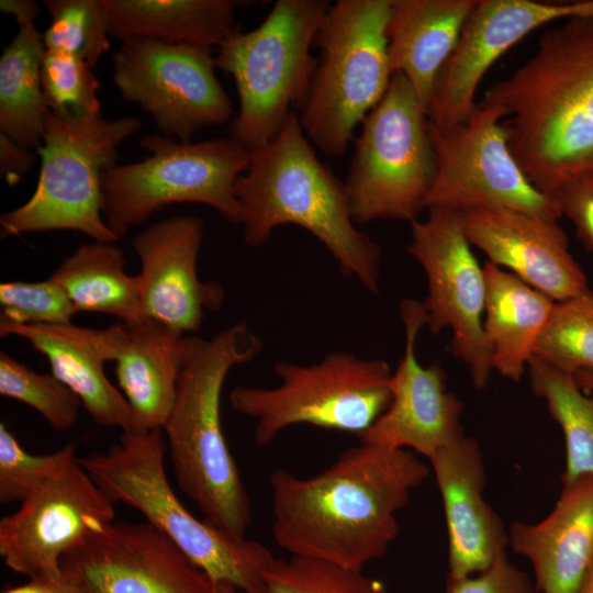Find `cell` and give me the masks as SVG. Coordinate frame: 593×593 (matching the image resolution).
<instances>
[{"label":"cell","mask_w":593,"mask_h":593,"mask_svg":"<svg viewBox=\"0 0 593 593\" xmlns=\"http://www.w3.org/2000/svg\"><path fill=\"white\" fill-rule=\"evenodd\" d=\"M429 472L411 450L362 441L309 478L277 469L272 537L290 556L362 571L394 542L396 515Z\"/></svg>","instance_id":"6da1fadb"},{"label":"cell","mask_w":593,"mask_h":593,"mask_svg":"<svg viewBox=\"0 0 593 593\" xmlns=\"http://www.w3.org/2000/svg\"><path fill=\"white\" fill-rule=\"evenodd\" d=\"M562 22L481 101L503 110L511 152L548 195L568 176L593 170V18Z\"/></svg>","instance_id":"7a4b0ae2"},{"label":"cell","mask_w":593,"mask_h":593,"mask_svg":"<svg viewBox=\"0 0 593 593\" xmlns=\"http://www.w3.org/2000/svg\"><path fill=\"white\" fill-rule=\"evenodd\" d=\"M236 181L243 237L251 247L293 224L316 237L343 273L379 292L381 249L353 219L345 182L322 163L292 112L280 132L253 148Z\"/></svg>","instance_id":"3957f363"},{"label":"cell","mask_w":593,"mask_h":593,"mask_svg":"<svg viewBox=\"0 0 593 593\" xmlns=\"http://www.w3.org/2000/svg\"><path fill=\"white\" fill-rule=\"evenodd\" d=\"M261 349L245 322L209 339L187 335L175 401L161 428L180 491L205 521L237 538H245L251 508L222 429L221 394L228 372Z\"/></svg>","instance_id":"277c9868"},{"label":"cell","mask_w":593,"mask_h":593,"mask_svg":"<svg viewBox=\"0 0 593 593\" xmlns=\"http://www.w3.org/2000/svg\"><path fill=\"white\" fill-rule=\"evenodd\" d=\"M161 429L122 433L105 451L78 457L99 489L113 503L138 511L211 580L240 593H266L265 574L275 557L260 542L237 538L199 519L178 499L165 467Z\"/></svg>","instance_id":"5b68a950"},{"label":"cell","mask_w":593,"mask_h":593,"mask_svg":"<svg viewBox=\"0 0 593 593\" xmlns=\"http://www.w3.org/2000/svg\"><path fill=\"white\" fill-rule=\"evenodd\" d=\"M391 0H338L317 32L320 58L298 115L323 154L342 157L385 94L393 71L387 27Z\"/></svg>","instance_id":"8992f818"},{"label":"cell","mask_w":593,"mask_h":593,"mask_svg":"<svg viewBox=\"0 0 593 593\" xmlns=\"http://www.w3.org/2000/svg\"><path fill=\"white\" fill-rule=\"evenodd\" d=\"M329 5L277 0L257 27L217 47L215 68L234 79L239 100L228 134L249 150L271 141L307 93L317 65L311 47Z\"/></svg>","instance_id":"52a82bcc"},{"label":"cell","mask_w":593,"mask_h":593,"mask_svg":"<svg viewBox=\"0 0 593 593\" xmlns=\"http://www.w3.org/2000/svg\"><path fill=\"white\" fill-rule=\"evenodd\" d=\"M141 125L136 116L71 118L49 111L43 144L36 149L41 157L36 188L25 203L1 215V237L70 230L96 242H118L102 215L101 177L118 164L119 147Z\"/></svg>","instance_id":"ba28073f"},{"label":"cell","mask_w":593,"mask_h":593,"mask_svg":"<svg viewBox=\"0 0 593 593\" xmlns=\"http://www.w3.org/2000/svg\"><path fill=\"white\" fill-rule=\"evenodd\" d=\"M139 144L149 156L118 163L101 177L102 215L119 238L174 203L209 205L239 224L235 186L249 166L248 148L230 136L192 143L156 133Z\"/></svg>","instance_id":"9c48e42d"},{"label":"cell","mask_w":593,"mask_h":593,"mask_svg":"<svg viewBox=\"0 0 593 593\" xmlns=\"http://www.w3.org/2000/svg\"><path fill=\"white\" fill-rule=\"evenodd\" d=\"M345 182L355 223L414 222L437 174L426 109L401 72L361 123Z\"/></svg>","instance_id":"30bf717a"},{"label":"cell","mask_w":593,"mask_h":593,"mask_svg":"<svg viewBox=\"0 0 593 593\" xmlns=\"http://www.w3.org/2000/svg\"><path fill=\"white\" fill-rule=\"evenodd\" d=\"M273 370L280 379L277 387L239 385L228 396L236 412L255 421L258 446L298 424L360 436L391 402L392 371L381 359L342 351L306 366L279 361Z\"/></svg>","instance_id":"8fae6325"},{"label":"cell","mask_w":593,"mask_h":593,"mask_svg":"<svg viewBox=\"0 0 593 593\" xmlns=\"http://www.w3.org/2000/svg\"><path fill=\"white\" fill-rule=\"evenodd\" d=\"M502 109L477 103L449 128L430 124L437 174L424 209H508L559 221L557 202L526 176L508 146Z\"/></svg>","instance_id":"7c38bea8"},{"label":"cell","mask_w":593,"mask_h":593,"mask_svg":"<svg viewBox=\"0 0 593 593\" xmlns=\"http://www.w3.org/2000/svg\"><path fill=\"white\" fill-rule=\"evenodd\" d=\"M212 48L130 38L113 55V81L126 102L147 112L165 136L190 142L200 130L233 119Z\"/></svg>","instance_id":"4fadbf2b"},{"label":"cell","mask_w":593,"mask_h":593,"mask_svg":"<svg viewBox=\"0 0 593 593\" xmlns=\"http://www.w3.org/2000/svg\"><path fill=\"white\" fill-rule=\"evenodd\" d=\"M424 221L411 223L409 254L427 278L423 302L434 334L452 332L451 351L469 369L472 384L483 389L493 370L483 328L486 284L483 267L471 250L457 212L429 208Z\"/></svg>","instance_id":"5bb4252c"},{"label":"cell","mask_w":593,"mask_h":593,"mask_svg":"<svg viewBox=\"0 0 593 593\" xmlns=\"http://www.w3.org/2000/svg\"><path fill=\"white\" fill-rule=\"evenodd\" d=\"M114 515V504L77 457L0 521V556L30 580L57 579L61 558Z\"/></svg>","instance_id":"9a60e30c"},{"label":"cell","mask_w":593,"mask_h":593,"mask_svg":"<svg viewBox=\"0 0 593 593\" xmlns=\"http://www.w3.org/2000/svg\"><path fill=\"white\" fill-rule=\"evenodd\" d=\"M86 593H215V586L166 535L147 522L109 523L60 560Z\"/></svg>","instance_id":"2e32d148"},{"label":"cell","mask_w":593,"mask_h":593,"mask_svg":"<svg viewBox=\"0 0 593 593\" xmlns=\"http://www.w3.org/2000/svg\"><path fill=\"white\" fill-rule=\"evenodd\" d=\"M572 18H593V0H477L436 79L430 124L449 128L466 122L477 107L480 81L505 52L536 29Z\"/></svg>","instance_id":"e0dca14e"},{"label":"cell","mask_w":593,"mask_h":593,"mask_svg":"<svg viewBox=\"0 0 593 593\" xmlns=\"http://www.w3.org/2000/svg\"><path fill=\"white\" fill-rule=\"evenodd\" d=\"M400 312L405 332L402 359L392 372L391 402L359 438L367 444L413 450L428 460L466 436L462 402L448 390L438 363L423 366L416 357L418 334L426 325L423 302L404 299Z\"/></svg>","instance_id":"ac0fdd59"},{"label":"cell","mask_w":593,"mask_h":593,"mask_svg":"<svg viewBox=\"0 0 593 593\" xmlns=\"http://www.w3.org/2000/svg\"><path fill=\"white\" fill-rule=\"evenodd\" d=\"M203 227L197 216L175 215L132 239L141 262L136 279L145 317L182 335L199 332L204 313L219 311L225 300L222 283L198 275Z\"/></svg>","instance_id":"d6986e66"},{"label":"cell","mask_w":593,"mask_h":593,"mask_svg":"<svg viewBox=\"0 0 593 593\" xmlns=\"http://www.w3.org/2000/svg\"><path fill=\"white\" fill-rule=\"evenodd\" d=\"M471 246L556 302L591 292L557 220L508 209L457 212Z\"/></svg>","instance_id":"ffe728a7"},{"label":"cell","mask_w":593,"mask_h":593,"mask_svg":"<svg viewBox=\"0 0 593 593\" xmlns=\"http://www.w3.org/2000/svg\"><path fill=\"white\" fill-rule=\"evenodd\" d=\"M0 335L22 337L44 355L51 372L78 396L98 425L138 432L126 399L104 371V365L115 362L125 344L126 324L90 328L72 323L15 325L0 321Z\"/></svg>","instance_id":"44dd1931"},{"label":"cell","mask_w":593,"mask_h":593,"mask_svg":"<svg viewBox=\"0 0 593 593\" xmlns=\"http://www.w3.org/2000/svg\"><path fill=\"white\" fill-rule=\"evenodd\" d=\"M439 490L448 541V575L461 578L506 553L508 529L486 502V471L479 443L465 436L429 459Z\"/></svg>","instance_id":"7402d4cb"},{"label":"cell","mask_w":593,"mask_h":593,"mask_svg":"<svg viewBox=\"0 0 593 593\" xmlns=\"http://www.w3.org/2000/svg\"><path fill=\"white\" fill-rule=\"evenodd\" d=\"M508 545L530 563L538 593H575L593 561V477L562 485L542 519L512 523Z\"/></svg>","instance_id":"603a6c76"},{"label":"cell","mask_w":593,"mask_h":593,"mask_svg":"<svg viewBox=\"0 0 593 593\" xmlns=\"http://www.w3.org/2000/svg\"><path fill=\"white\" fill-rule=\"evenodd\" d=\"M477 0H391L389 60L428 109L436 79Z\"/></svg>","instance_id":"cb8c5ba5"},{"label":"cell","mask_w":593,"mask_h":593,"mask_svg":"<svg viewBox=\"0 0 593 593\" xmlns=\"http://www.w3.org/2000/svg\"><path fill=\"white\" fill-rule=\"evenodd\" d=\"M115 376L138 432L161 429L174 404L187 335L152 320L126 324Z\"/></svg>","instance_id":"d4e9b609"},{"label":"cell","mask_w":593,"mask_h":593,"mask_svg":"<svg viewBox=\"0 0 593 593\" xmlns=\"http://www.w3.org/2000/svg\"><path fill=\"white\" fill-rule=\"evenodd\" d=\"M483 271L486 284L483 328L492 368L519 382L556 301L490 261L484 262Z\"/></svg>","instance_id":"484cf974"},{"label":"cell","mask_w":593,"mask_h":593,"mask_svg":"<svg viewBox=\"0 0 593 593\" xmlns=\"http://www.w3.org/2000/svg\"><path fill=\"white\" fill-rule=\"evenodd\" d=\"M111 37L219 47L238 31L233 0H99Z\"/></svg>","instance_id":"4316f807"},{"label":"cell","mask_w":593,"mask_h":593,"mask_svg":"<svg viewBox=\"0 0 593 593\" xmlns=\"http://www.w3.org/2000/svg\"><path fill=\"white\" fill-rule=\"evenodd\" d=\"M123 250L114 243L80 245L53 272L79 312L107 314L132 324L145 317L138 282L126 273Z\"/></svg>","instance_id":"83f0119b"},{"label":"cell","mask_w":593,"mask_h":593,"mask_svg":"<svg viewBox=\"0 0 593 593\" xmlns=\"http://www.w3.org/2000/svg\"><path fill=\"white\" fill-rule=\"evenodd\" d=\"M45 46L34 24L19 26L0 58V132L37 149L49 108L42 85Z\"/></svg>","instance_id":"f1b7e54d"},{"label":"cell","mask_w":593,"mask_h":593,"mask_svg":"<svg viewBox=\"0 0 593 593\" xmlns=\"http://www.w3.org/2000/svg\"><path fill=\"white\" fill-rule=\"evenodd\" d=\"M533 392L541 398L560 426L566 444L562 485L593 477V394L583 391L573 374L533 356L527 367Z\"/></svg>","instance_id":"f546056e"},{"label":"cell","mask_w":593,"mask_h":593,"mask_svg":"<svg viewBox=\"0 0 593 593\" xmlns=\"http://www.w3.org/2000/svg\"><path fill=\"white\" fill-rule=\"evenodd\" d=\"M534 356L571 374L593 371L592 291L556 302Z\"/></svg>","instance_id":"4dcf8cb0"},{"label":"cell","mask_w":593,"mask_h":593,"mask_svg":"<svg viewBox=\"0 0 593 593\" xmlns=\"http://www.w3.org/2000/svg\"><path fill=\"white\" fill-rule=\"evenodd\" d=\"M51 24L42 34L46 49L75 55L94 69L109 51V31L99 0H45Z\"/></svg>","instance_id":"1f68e13d"},{"label":"cell","mask_w":593,"mask_h":593,"mask_svg":"<svg viewBox=\"0 0 593 593\" xmlns=\"http://www.w3.org/2000/svg\"><path fill=\"white\" fill-rule=\"evenodd\" d=\"M0 394L35 410L55 430L71 429L81 402L57 377L38 373L7 353H0Z\"/></svg>","instance_id":"d6a6232c"},{"label":"cell","mask_w":593,"mask_h":593,"mask_svg":"<svg viewBox=\"0 0 593 593\" xmlns=\"http://www.w3.org/2000/svg\"><path fill=\"white\" fill-rule=\"evenodd\" d=\"M265 584L266 593H387L381 581L362 571L298 556L275 559Z\"/></svg>","instance_id":"836d02e7"},{"label":"cell","mask_w":593,"mask_h":593,"mask_svg":"<svg viewBox=\"0 0 593 593\" xmlns=\"http://www.w3.org/2000/svg\"><path fill=\"white\" fill-rule=\"evenodd\" d=\"M42 85L53 113L71 118L101 114L99 81L93 69L77 56L45 48Z\"/></svg>","instance_id":"e575fe53"},{"label":"cell","mask_w":593,"mask_h":593,"mask_svg":"<svg viewBox=\"0 0 593 593\" xmlns=\"http://www.w3.org/2000/svg\"><path fill=\"white\" fill-rule=\"evenodd\" d=\"M77 448L67 444L45 455L27 452L9 430L0 424V502H22L63 467L76 459Z\"/></svg>","instance_id":"d590c367"},{"label":"cell","mask_w":593,"mask_h":593,"mask_svg":"<svg viewBox=\"0 0 593 593\" xmlns=\"http://www.w3.org/2000/svg\"><path fill=\"white\" fill-rule=\"evenodd\" d=\"M0 306V321L15 325L67 324L77 314L63 288L51 277L35 282H2Z\"/></svg>","instance_id":"8d00e7d4"},{"label":"cell","mask_w":593,"mask_h":593,"mask_svg":"<svg viewBox=\"0 0 593 593\" xmlns=\"http://www.w3.org/2000/svg\"><path fill=\"white\" fill-rule=\"evenodd\" d=\"M445 593H538L534 580L515 566L507 552L486 569L461 578L447 575Z\"/></svg>","instance_id":"74e56055"},{"label":"cell","mask_w":593,"mask_h":593,"mask_svg":"<svg viewBox=\"0 0 593 593\" xmlns=\"http://www.w3.org/2000/svg\"><path fill=\"white\" fill-rule=\"evenodd\" d=\"M562 216L574 225L578 237L593 251V170L568 176L549 193Z\"/></svg>","instance_id":"f35d334b"},{"label":"cell","mask_w":593,"mask_h":593,"mask_svg":"<svg viewBox=\"0 0 593 593\" xmlns=\"http://www.w3.org/2000/svg\"><path fill=\"white\" fill-rule=\"evenodd\" d=\"M35 161L32 152L0 132V174L11 184L21 178Z\"/></svg>","instance_id":"ab89813d"},{"label":"cell","mask_w":593,"mask_h":593,"mask_svg":"<svg viewBox=\"0 0 593 593\" xmlns=\"http://www.w3.org/2000/svg\"><path fill=\"white\" fill-rule=\"evenodd\" d=\"M0 10L14 16L19 26L34 24L40 14V4L34 0H1Z\"/></svg>","instance_id":"60d3db41"},{"label":"cell","mask_w":593,"mask_h":593,"mask_svg":"<svg viewBox=\"0 0 593 593\" xmlns=\"http://www.w3.org/2000/svg\"><path fill=\"white\" fill-rule=\"evenodd\" d=\"M51 581L30 580L27 583L5 590L3 593H47Z\"/></svg>","instance_id":"b9f144b4"},{"label":"cell","mask_w":593,"mask_h":593,"mask_svg":"<svg viewBox=\"0 0 593 593\" xmlns=\"http://www.w3.org/2000/svg\"><path fill=\"white\" fill-rule=\"evenodd\" d=\"M47 593H86L77 584L65 578L64 575L52 580Z\"/></svg>","instance_id":"7bdbcfd3"},{"label":"cell","mask_w":593,"mask_h":593,"mask_svg":"<svg viewBox=\"0 0 593 593\" xmlns=\"http://www.w3.org/2000/svg\"><path fill=\"white\" fill-rule=\"evenodd\" d=\"M573 377L583 391L593 394V371H578Z\"/></svg>","instance_id":"ee69618b"},{"label":"cell","mask_w":593,"mask_h":593,"mask_svg":"<svg viewBox=\"0 0 593 593\" xmlns=\"http://www.w3.org/2000/svg\"><path fill=\"white\" fill-rule=\"evenodd\" d=\"M575 593H593V561L591 562Z\"/></svg>","instance_id":"f6af8a7d"},{"label":"cell","mask_w":593,"mask_h":593,"mask_svg":"<svg viewBox=\"0 0 593 593\" xmlns=\"http://www.w3.org/2000/svg\"><path fill=\"white\" fill-rule=\"evenodd\" d=\"M215 593H240V592L231 584L219 583L215 585Z\"/></svg>","instance_id":"bcb514c9"}]
</instances>
